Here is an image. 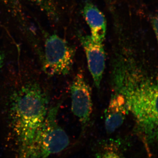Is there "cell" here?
<instances>
[{
	"mask_svg": "<svg viewBox=\"0 0 158 158\" xmlns=\"http://www.w3.org/2000/svg\"><path fill=\"white\" fill-rule=\"evenodd\" d=\"M75 51L65 39L56 34L46 37L42 58V69L50 76H65L73 68Z\"/></svg>",
	"mask_w": 158,
	"mask_h": 158,
	"instance_id": "277c9868",
	"label": "cell"
},
{
	"mask_svg": "<svg viewBox=\"0 0 158 158\" xmlns=\"http://www.w3.org/2000/svg\"><path fill=\"white\" fill-rule=\"evenodd\" d=\"M71 110L78 119L83 129L90 120L92 112V92L81 70L74 77L70 87Z\"/></svg>",
	"mask_w": 158,
	"mask_h": 158,
	"instance_id": "5b68a950",
	"label": "cell"
},
{
	"mask_svg": "<svg viewBox=\"0 0 158 158\" xmlns=\"http://www.w3.org/2000/svg\"><path fill=\"white\" fill-rule=\"evenodd\" d=\"M152 24L158 44V15L153 18Z\"/></svg>",
	"mask_w": 158,
	"mask_h": 158,
	"instance_id": "30bf717a",
	"label": "cell"
},
{
	"mask_svg": "<svg viewBox=\"0 0 158 158\" xmlns=\"http://www.w3.org/2000/svg\"><path fill=\"white\" fill-rule=\"evenodd\" d=\"M111 83L113 91L124 98L128 113L145 141L158 143V78L148 75L122 52L113 60Z\"/></svg>",
	"mask_w": 158,
	"mask_h": 158,
	"instance_id": "6da1fadb",
	"label": "cell"
},
{
	"mask_svg": "<svg viewBox=\"0 0 158 158\" xmlns=\"http://www.w3.org/2000/svg\"><path fill=\"white\" fill-rule=\"evenodd\" d=\"M84 18L90 28L92 39L103 43L106 37L107 24L104 14L95 5L87 2L83 9Z\"/></svg>",
	"mask_w": 158,
	"mask_h": 158,
	"instance_id": "ba28073f",
	"label": "cell"
},
{
	"mask_svg": "<svg viewBox=\"0 0 158 158\" xmlns=\"http://www.w3.org/2000/svg\"><path fill=\"white\" fill-rule=\"evenodd\" d=\"M128 113L123 97L114 92L105 112V127L106 131L111 134L123 124Z\"/></svg>",
	"mask_w": 158,
	"mask_h": 158,
	"instance_id": "52a82bcc",
	"label": "cell"
},
{
	"mask_svg": "<svg viewBox=\"0 0 158 158\" xmlns=\"http://www.w3.org/2000/svg\"><path fill=\"white\" fill-rule=\"evenodd\" d=\"M60 106L58 104L49 109L32 144L21 158H48L68 147L70 144L69 137L57 120Z\"/></svg>",
	"mask_w": 158,
	"mask_h": 158,
	"instance_id": "3957f363",
	"label": "cell"
},
{
	"mask_svg": "<svg viewBox=\"0 0 158 158\" xmlns=\"http://www.w3.org/2000/svg\"><path fill=\"white\" fill-rule=\"evenodd\" d=\"M48 98L39 83L29 81L11 93L8 120L18 147L19 158L31 146L48 111Z\"/></svg>",
	"mask_w": 158,
	"mask_h": 158,
	"instance_id": "7a4b0ae2",
	"label": "cell"
},
{
	"mask_svg": "<svg viewBox=\"0 0 158 158\" xmlns=\"http://www.w3.org/2000/svg\"><path fill=\"white\" fill-rule=\"evenodd\" d=\"M28 1H31L32 2H34L37 3H39V4H42V5H44V6H47V4H46V2H47V0H27Z\"/></svg>",
	"mask_w": 158,
	"mask_h": 158,
	"instance_id": "7c38bea8",
	"label": "cell"
},
{
	"mask_svg": "<svg viewBox=\"0 0 158 158\" xmlns=\"http://www.w3.org/2000/svg\"><path fill=\"white\" fill-rule=\"evenodd\" d=\"M88 69L95 87L100 88L106 67V52L103 43L97 42L88 35H81Z\"/></svg>",
	"mask_w": 158,
	"mask_h": 158,
	"instance_id": "8992f818",
	"label": "cell"
},
{
	"mask_svg": "<svg viewBox=\"0 0 158 158\" xmlns=\"http://www.w3.org/2000/svg\"><path fill=\"white\" fill-rule=\"evenodd\" d=\"M119 140H110L100 143L97 150L96 158H127L121 148Z\"/></svg>",
	"mask_w": 158,
	"mask_h": 158,
	"instance_id": "9c48e42d",
	"label": "cell"
},
{
	"mask_svg": "<svg viewBox=\"0 0 158 158\" xmlns=\"http://www.w3.org/2000/svg\"><path fill=\"white\" fill-rule=\"evenodd\" d=\"M5 55L3 53L0 52V70L2 69L5 61Z\"/></svg>",
	"mask_w": 158,
	"mask_h": 158,
	"instance_id": "8fae6325",
	"label": "cell"
}]
</instances>
